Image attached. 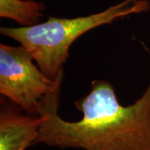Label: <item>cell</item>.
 Returning a JSON list of instances; mask_svg holds the SVG:
<instances>
[{"label":"cell","mask_w":150,"mask_h":150,"mask_svg":"<svg viewBox=\"0 0 150 150\" xmlns=\"http://www.w3.org/2000/svg\"><path fill=\"white\" fill-rule=\"evenodd\" d=\"M45 4L35 0H0V17L12 19L20 27H30L41 23Z\"/></svg>","instance_id":"5"},{"label":"cell","mask_w":150,"mask_h":150,"mask_svg":"<svg viewBox=\"0 0 150 150\" xmlns=\"http://www.w3.org/2000/svg\"><path fill=\"white\" fill-rule=\"evenodd\" d=\"M42 123L41 116L23 113L14 103L5 104L0 111V150H26L34 144Z\"/></svg>","instance_id":"4"},{"label":"cell","mask_w":150,"mask_h":150,"mask_svg":"<svg viewBox=\"0 0 150 150\" xmlns=\"http://www.w3.org/2000/svg\"><path fill=\"white\" fill-rule=\"evenodd\" d=\"M61 81L43 98V118L35 144L83 150H150V80L139 99L124 106L107 80L91 83L90 91L74 103L83 116L68 121L59 113Z\"/></svg>","instance_id":"1"},{"label":"cell","mask_w":150,"mask_h":150,"mask_svg":"<svg viewBox=\"0 0 150 150\" xmlns=\"http://www.w3.org/2000/svg\"><path fill=\"white\" fill-rule=\"evenodd\" d=\"M149 10V0H123L88 16L70 18L50 16L46 21L30 27H2L0 33L24 46L44 74L55 80L64 70L70 47L83 34L115 20Z\"/></svg>","instance_id":"2"},{"label":"cell","mask_w":150,"mask_h":150,"mask_svg":"<svg viewBox=\"0 0 150 150\" xmlns=\"http://www.w3.org/2000/svg\"><path fill=\"white\" fill-rule=\"evenodd\" d=\"M23 45L0 44V93L26 113L38 116L40 103L64 79V70L53 80L44 74Z\"/></svg>","instance_id":"3"}]
</instances>
